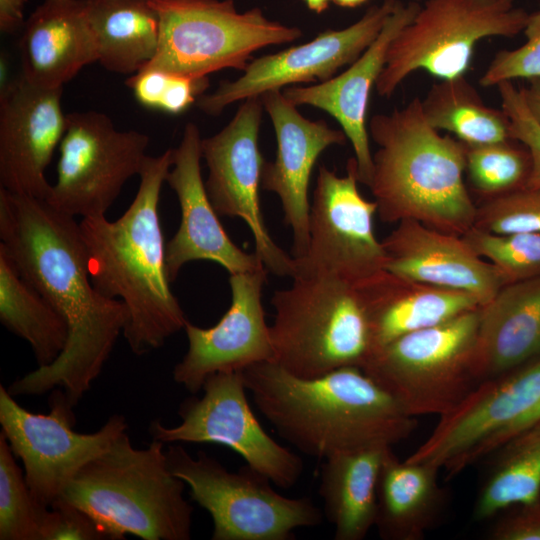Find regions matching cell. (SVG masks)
Returning <instances> with one entry per match:
<instances>
[{
	"label": "cell",
	"mask_w": 540,
	"mask_h": 540,
	"mask_svg": "<svg viewBox=\"0 0 540 540\" xmlns=\"http://www.w3.org/2000/svg\"><path fill=\"white\" fill-rule=\"evenodd\" d=\"M515 140L466 146V168L472 188L482 199L525 187L531 168L528 150Z\"/></svg>",
	"instance_id": "33"
},
{
	"label": "cell",
	"mask_w": 540,
	"mask_h": 540,
	"mask_svg": "<svg viewBox=\"0 0 540 540\" xmlns=\"http://www.w3.org/2000/svg\"><path fill=\"white\" fill-rule=\"evenodd\" d=\"M368 133L378 146L368 187L382 222L410 219L458 236L474 227L477 205L463 179L466 145L427 122L419 97L372 116Z\"/></svg>",
	"instance_id": "4"
},
{
	"label": "cell",
	"mask_w": 540,
	"mask_h": 540,
	"mask_svg": "<svg viewBox=\"0 0 540 540\" xmlns=\"http://www.w3.org/2000/svg\"><path fill=\"white\" fill-rule=\"evenodd\" d=\"M495 451L497 457L474 504L473 516L477 521L540 499V420Z\"/></svg>",
	"instance_id": "31"
},
{
	"label": "cell",
	"mask_w": 540,
	"mask_h": 540,
	"mask_svg": "<svg viewBox=\"0 0 540 540\" xmlns=\"http://www.w3.org/2000/svg\"><path fill=\"white\" fill-rule=\"evenodd\" d=\"M307 5L308 9L315 13H322L329 6V1L331 0H303Z\"/></svg>",
	"instance_id": "45"
},
{
	"label": "cell",
	"mask_w": 540,
	"mask_h": 540,
	"mask_svg": "<svg viewBox=\"0 0 540 540\" xmlns=\"http://www.w3.org/2000/svg\"><path fill=\"white\" fill-rule=\"evenodd\" d=\"M21 74L45 88H63L98 61L85 0H43L24 23L19 42Z\"/></svg>",
	"instance_id": "24"
},
{
	"label": "cell",
	"mask_w": 540,
	"mask_h": 540,
	"mask_svg": "<svg viewBox=\"0 0 540 540\" xmlns=\"http://www.w3.org/2000/svg\"><path fill=\"white\" fill-rule=\"evenodd\" d=\"M538 420H540V399L528 411L514 419L500 432L493 436L482 448L480 458L492 453L503 443Z\"/></svg>",
	"instance_id": "42"
},
{
	"label": "cell",
	"mask_w": 540,
	"mask_h": 540,
	"mask_svg": "<svg viewBox=\"0 0 540 540\" xmlns=\"http://www.w3.org/2000/svg\"><path fill=\"white\" fill-rule=\"evenodd\" d=\"M16 456L0 434V539L41 540L42 526L50 508L34 500L17 465Z\"/></svg>",
	"instance_id": "34"
},
{
	"label": "cell",
	"mask_w": 540,
	"mask_h": 540,
	"mask_svg": "<svg viewBox=\"0 0 540 540\" xmlns=\"http://www.w3.org/2000/svg\"><path fill=\"white\" fill-rule=\"evenodd\" d=\"M149 142L142 132L117 129L103 113L66 114L57 179L45 200L72 217L105 216L124 184L139 175Z\"/></svg>",
	"instance_id": "12"
},
{
	"label": "cell",
	"mask_w": 540,
	"mask_h": 540,
	"mask_svg": "<svg viewBox=\"0 0 540 540\" xmlns=\"http://www.w3.org/2000/svg\"><path fill=\"white\" fill-rule=\"evenodd\" d=\"M125 83L144 107L177 115L204 94L209 87V78H192L145 68L130 76Z\"/></svg>",
	"instance_id": "36"
},
{
	"label": "cell",
	"mask_w": 540,
	"mask_h": 540,
	"mask_svg": "<svg viewBox=\"0 0 540 540\" xmlns=\"http://www.w3.org/2000/svg\"><path fill=\"white\" fill-rule=\"evenodd\" d=\"M346 175L320 165L309 213L306 253L294 259L295 277L330 275L353 284L386 270L388 257L374 231L375 201L358 189L355 158Z\"/></svg>",
	"instance_id": "14"
},
{
	"label": "cell",
	"mask_w": 540,
	"mask_h": 540,
	"mask_svg": "<svg viewBox=\"0 0 540 540\" xmlns=\"http://www.w3.org/2000/svg\"><path fill=\"white\" fill-rule=\"evenodd\" d=\"M49 404L48 414L30 412L0 385L1 433L23 463L34 500L44 508H51L71 479L128 429L125 417L114 414L96 432L79 433L63 390H52Z\"/></svg>",
	"instance_id": "11"
},
{
	"label": "cell",
	"mask_w": 540,
	"mask_h": 540,
	"mask_svg": "<svg viewBox=\"0 0 540 540\" xmlns=\"http://www.w3.org/2000/svg\"><path fill=\"white\" fill-rule=\"evenodd\" d=\"M169 468L190 489L192 499L211 516L213 540H289L294 531L322 522L323 513L308 497H287L248 465L229 471L200 451L182 446L166 450Z\"/></svg>",
	"instance_id": "10"
},
{
	"label": "cell",
	"mask_w": 540,
	"mask_h": 540,
	"mask_svg": "<svg viewBox=\"0 0 540 540\" xmlns=\"http://www.w3.org/2000/svg\"><path fill=\"white\" fill-rule=\"evenodd\" d=\"M171 166L172 149L147 155L127 210L115 221L100 216L80 222L92 285L126 306L123 335L137 355L160 348L188 321L170 288L159 218L160 193Z\"/></svg>",
	"instance_id": "3"
},
{
	"label": "cell",
	"mask_w": 540,
	"mask_h": 540,
	"mask_svg": "<svg viewBox=\"0 0 540 540\" xmlns=\"http://www.w3.org/2000/svg\"><path fill=\"white\" fill-rule=\"evenodd\" d=\"M28 0H0V30L15 32L24 22V7Z\"/></svg>",
	"instance_id": "43"
},
{
	"label": "cell",
	"mask_w": 540,
	"mask_h": 540,
	"mask_svg": "<svg viewBox=\"0 0 540 540\" xmlns=\"http://www.w3.org/2000/svg\"><path fill=\"white\" fill-rule=\"evenodd\" d=\"M420 6L415 1L407 4L399 1L377 38L341 74L314 85H293L283 90L294 105L313 106L337 120L352 145L358 182L367 187L373 169L366 124L370 92L383 70L391 41L413 20Z\"/></svg>",
	"instance_id": "22"
},
{
	"label": "cell",
	"mask_w": 540,
	"mask_h": 540,
	"mask_svg": "<svg viewBox=\"0 0 540 540\" xmlns=\"http://www.w3.org/2000/svg\"><path fill=\"white\" fill-rule=\"evenodd\" d=\"M440 470L425 463L400 461L390 448L383 461L375 527L384 540H420L439 525L447 508Z\"/></svg>",
	"instance_id": "27"
},
{
	"label": "cell",
	"mask_w": 540,
	"mask_h": 540,
	"mask_svg": "<svg viewBox=\"0 0 540 540\" xmlns=\"http://www.w3.org/2000/svg\"><path fill=\"white\" fill-rule=\"evenodd\" d=\"M492 526L494 540H540V499L514 505Z\"/></svg>",
	"instance_id": "41"
},
{
	"label": "cell",
	"mask_w": 540,
	"mask_h": 540,
	"mask_svg": "<svg viewBox=\"0 0 540 540\" xmlns=\"http://www.w3.org/2000/svg\"><path fill=\"white\" fill-rule=\"evenodd\" d=\"M398 3V0H384L369 7L346 28L328 29L304 44L252 59L243 75L220 82L214 92L201 95L196 106L207 115L218 116L239 100L300 83L331 79L372 44Z\"/></svg>",
	"instance_id": "16"
},
{
	"label": "cell",
	"mask_w": 540,
	"mask_h": 540,
	"mask_svg": "<svg viewBox=\"0 0 540 540\" xmlns=\"http://www.w3.org/2000/svg\"><path fill=\"white\" fill-rule=\"evenodd\" d=\"M63 88H45L21 73L0 97V185L8 192L46 199L45 172L66 129Z\"/></svg>",
	"instance_id": "19"
},
{
	"label": "cell",
	"mask_w": 540,
	"mask_h": 540,
	"mask_svg": "<svg viewBox=\"0 0 540 540\" xmlns=\"http://www.w3.org/2000/svg\"><path fill=\"white\" fill-rule=\"evenodd\" d=\"M107 535L80 508L58 500L48 510L41 531V540H103Z\"/></svg>",
	"instance_id": "40"
},
{
	"label": "cell",
	"mask_w": 540,
	"mask_h": 540,
	"mask_svg": "<svg viewBox=\"0 0 540 540\" xmlns=\"http://www.w3.org/2000/svg\"><path fill=\"white\" fill-rule=\"evenodd\" d=\"M501 109L508 117L509 136L526 147L531 159L530 173L525 187H540V121L528 108L522 89L515 87L511 81H503L497 85Z\"/></svg>",
	"instance_id": "39"
},
{
	"label": "cell",
	"mask_w": 540,
	"mask_h": 540,
	"mask_svg": "<svg viewBox=\"0 0 540 540\" xmlns=\"http://www.w3.org/2000/svg\"><path fill=\"white\" fill-rule=\"evenodd\" d=\"M201 390V397L192 396L180 404L178 425L167 427L153 421L149 426L152 439L226 446L275 486L293 487L303 473V461L262 427L248 402L243 371L215 373Z\"/></svg>",
	"instance_id": "13"
},
{
	"label": "cell",
	"mask_w": 540,
	"mask_h": 540,
	"mask_svg": "<svg viewBox=\"0 0 540 540\" xmlns=\"http://www.w3.org/2000/svg\"><path fill=\"white\" fill-rule=\"evenodd\" d=\"M463 238L497 268L505 285L540 275V233L496 234L472 227Z\"/></svg>",
	"instance_id": "35"
},
{
	"label": "cell",
	"mask_w": 540,
	"mask_h": 540,
	"mask_svg": "<svg viewBox=\"0 0 540 540\" xmlns=\"http://www.w3.org/2000/svg\"><path fill=\"white\" fill-rule=\"evenodd\" d=\"M478 323L479 308L405 334L376 350L362 370L409 415L440 417L480 383Z\"/></svg>",
	"instance_id": "7"
},
{
	"label": "cell",
	"mask_w": 540,
	"mask_h": 540,
	"mask_svg": "<svg viewBox=\"0 0 540 540\" xmlns=\"http://www.w3.org/2000/svg\"><path fill=\"white\" fill-rule=\"evenodd\" d=\"M331 1L340 7L355 8L362 5L367 0H331Z\"/></svg>",
	"instance_id": "46"
},
{
	"label": "cell",
	"mask_w": 540,
	"mask_h": 540,
	"mask_svg": "<svg viewBox=\"0 0 540 540\" xmlns=\"http://www.w3.org/2000/svg\"><path fill=\"white\" fill-rule=\"evenodd\" d=\"M149 1L159 16L160 38L145 68L192 78L244 71L257 50L303 36L299 27L271 20L258 7L239 12L233 0Z\"/></svg>",
	"instance_id": "8"
},
{
	"label": "cell",
	"mask_w": 540,
	"mask_h": 540,
	"mask_svg": "<svg viewBox=\"0 0 540 540\" xmlns=\"http://www.w3.org/2000/svg\"><path fill=\"white\" fill-rule=\"evenodd\" d=\"M421 107L433 128L454 134L466 146L511 139L505 112L487 106L465 75L433 84Z\"/></svg>",
	"instance_id": "32"
},
{
	"label": "cell",
	"mask_w": 540,
	"mask_h": 540,
	"mask_svg": "<svg viewBox=\"0 0 540 540\" xmlns=\"http://www.w3.org/2000/svg\"><path fill=\"white\" fill-rule=\"evenodd\" d=\"M98 61L106 70L135 74L154 59L160 20L149 0H85Z\"/></svg>",
	"instance_id": "29"
},
{
	"label": "cell",
	"mask_w": 540,
	"mask_h": 540,
	"mask_svg": "<svg viewBox=\"0 0 540 540\" xmlns=\"http://www.w3.org/2000/svg\"><path fill=\"white\" fill-rule=\"evenodd\" d=\"M527 88H521L533 116L540 121V78L531 79Z\"/></svg>",
	"instance_id": "44"
},
{
	"label": "cell",
	"mask_w": 540,
	"mask_h": 540,
	"mask_svg": "<svg viewBox=\"0 0 540 540\" xmlns=\"http://www.w3.org/2000/svg\"><path fill=\"white\" fill-rule=\"evenodd\" d=\"M523 32L527 40L522 46L495 54L479 80L481 86H497L517 78H540V4L529 13Z\"/></svg>",
	"instance_id": "38"
},
{
	"label": "cell",
	"mask_w": 540,
	"mask_h": 540,
	"mask_svg": "<svg viewBox=\"0 0 540 540\" xmlns=\"http://www.w3.org/2000/svg\"><path fill=\"white\" fill-rule=\"evenodd\" d=\"M201 135L188 122L179 145L172 149V166L166 182L175 192L180 207V224L166 244V270L173 282L182 267L192 261L208 260L229 274L265 267L258 255L239 248L221 224L201 174Z\"/></svg>",
	"instance_id": "21"
},
{
	"label": "cell",
	"mask_w": 540,
	"mask_h": 540,
	"mask_svg": "<svg viewBox=\"0 0 540 540\" xmlns=\"http://www.w3.org/2000/svg\"><path fill=\"white\" fill-rule=\"evenodd\" d=\"M386 270L418 282L459 290L480 306L505 285L490 262L480 257L463 236L439 231L415 220H401L381 240Z\"/></svg>",
	"instance_id": "23"
},
{
	"label": "cell",
	"mask_w": 540,
	"mask_h": 540,
	"mask_svg": "<svg viewBox=\"0 0 540 540\" xmlns=\"http://www.w3.org/2000/svg\"><path fill=\"white\" fill-rule=\"evenodd\" d=\"M271 298L275 364L299 377L347 366L362 369L373 354L369 316L356 284L336 276L292 278Z\"/></svg>",
	"instance_id": "6"
},
{
	"label": "cell",
	"mask_w": 540,
	"mask_h": 540,
	"mask_svg": "<svg viewBox=\"0 0 540 540\" xmlns=\"http://www.w3.org/2000/svg\"><path fill=\"white\" fill-rule=\"evenodd\" d=\"M243 377L259 412L277 433L319 460L347 450L393 446L417 424L357 366L307 378L263 362L245 369Z\"/></svg>",
	"instance_id": "2"
},
{
	"label": "cell",
	"mask_w": 540,
	"mask_h": 540,
	"mask_svg": "<svg viewBox=\"0 0 540 540\" xmlns=\"http://www.w3.org/2000/svg\"><path fill=\"white\" fill-rule=\"evenodd\" d=\"M274 128L277 149L273 161H265L261 189L275 193L281 202L284 223L292 231L293 258L302 257L309 241V185L313 167L330 146L344 145L343 130L324 120L305 118L281 90L260 95Z\"/></svg>",
	"instance_id": "20"
},
{
	"label": "cell",
	"mask_w": 540,
	"mask_h": 540,
	"mask_svg": "<svg viewBox=\"0 0 540 540\" xmlns=\"http://www.w3.org/2000/svg\"><path fill=\"white\" fill-rule=\"evenodd\" d=\"M540 355V275L504 285L479 307L475 366L480 382Z\"/></svg>",
	"instance_id": "26"
},
{
	"label": "cell",
	"mask_w": 540,
	"mask_h": 540,
	"mask_svg": "<svg viewBox=\"0 0 540 540\" xmlns=\"http://www.w3.org/2000/svg\"><path fill=\"white\" fill-rule=\"evenodd\" d=\"M164 443L135 448L127 431L87 463L58 500L93 518L110 540H189L193 507L185 482L169 468ZM57 500V501H58Z\"/></svg>",
	"instance_id": "5"
},
{
	"label": "cell",
	"mask_w": 540,
	"mask_h": 540,
	"mask_svg": "<svg viewBox=\"0 0 540 540\" xmlns=\"http://www.w3.org/2000/svg\"><path fill=\"white\" fill-rule=\"evenodd\" d=\"M356 285L369 316L373 353L405 334L480 307L468 293L411 280L388 270Z\"/></svg>",
	"instance_id": "25"
},
{
	"label": "cell",
	"mask_w": 540,
	"mask_h": 540,
	"mask_svg": "<svg viewBox=\"0 0 540 540\" xmlns=\"http://www.w3.org/2000/svg\"><path fill=\"white\" fill-rule=\"evenodd\" d=\"M474 227L496 234L540 233V187H522L482 199Z\"/></svg>",
	"instance_id": "37"
},
{
	"label": "cell",
	"mask_w": 540,
	"mask_h": 540,
	"mask_svg": "<svg viewBox=\"0 0 540 540\" xmlns=\"http://www.w3.org/2000/svg\"><path fill=\"white\" fill-rule=\"evenodd\" d=\"M74 218L45 199L0 188V249L68 326L58 358L7 390L19 396L59 388L72 407L100 375L129 318L122 301L93 287L80 223Z\"/></svg>",
	"instance_id": "1"
},
{
	"label": "cell",
	"mask_w": 540,
	"mask_h": 540,
	"mask_svg": "<svg viewBox=\"0 0 540 540\" xmlns=\"http://www.w3.org/2000/svg\"><path fill=\"white\" fill-rule=\"evenodd\" d=\"M528 16L515 0H427L391 41L377 93L390 97L418 70L440 80L465 75L480 40L518 35Z\"/></svg>",
	"instance_id": "9"
},
{
	"label": "cell",
	"mask_w": 540,
	"mask_h": 540,
	"mask_svg": "<svg viewBox=\"0 0 540 540\" xmlns=\"http://www.w3.org/2000/svg\"><path fill=\"white\" fill-rule=\"evenodd\" d=\"M540 399V360L480 382L440 419L407 460L454 476L480 458L484 445Z\"/></svg>",
	"instance_id": "17"
},
{
	"label": "cell",
	"mask_w": 540,
	"mask_h": 540,
	"mask_svg": "<svg viewBox=\"0 0 540 540\" xmlns=\"http://www.w3.org/2000/svg\"><path fill=\"white\" fill-rule=\"evenodd\" d=\"M411 1L419 2L420 0H411Z\"/></svg>",
	"instance_id": "47"
},
{
	"label": "cell",
	"mask_w": 540,
	"mask_h": 540,
	"mask_svg": "<svg viewBox=\"0 0 540 540\" xmlns=\"http://www.w3.org/2000/svg\"><path fill=\"white\" fill-rule=\"evenodd\" d=\"M267 273L261 267L230 274L231 304L218 323L202 328L186 322L188 348L173 369L176 383L196 394L215 373L244 371L273 361L270 326L262 302Z\"/></svg>",
	"instance_id": "18"
},
{
	"label": "cell",
	"mask_w": 540,
	"mask_h": 540,
	"mask_svg": "<svg viewBox=\"0 0 540 540\" xmlns=\"http://www.w3.org/2000/svg\"><path fill=\"white\" fill-rule=\"evenodd\" d=\"M260 96L244 99L233 118L216 134L202 138L208 168L205 188L219 216L238 217L249 227L258 255L268 272L292 278L294 259L268 232L260 195L265 158L259 148L263 116Z\"/></svg>",
	"instance_id": "15"
},
{
	"label": "cell",
	"mask_w": 540,
	"mask_h": 540,
	"mask_svg": "<svg viewBox=\"0 0 540 540\" xmlns=\"http://www.w3.org/2000/svg\"><path fill=\"white\" fill-rule=\"evenodd\" d=\"M390 448L369 446L323 460L319 494L335 540H362L375 526L379 476Z\"/></svg>",
	"instance_id": "28"
},
{
	"label": "cell",
	"mask_w": 540,
	"mask_h": 540,
	"mask_svg": "<svg viewBox=\"0 0 540 540\" xmlns=\"http://www.w3.org/2000/svg\"><path fill=\"white\" fill-rule=\"evenodd\" d=\"M0 321L32 348L38 367L54 362L64 350L68 326L62 316L17 271L0 249Z\"/></svg>",
	"instance_id": "30"
}]
</instances>
